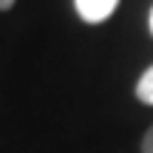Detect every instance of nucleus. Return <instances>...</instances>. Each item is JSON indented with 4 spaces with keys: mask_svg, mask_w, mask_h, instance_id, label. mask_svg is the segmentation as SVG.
<instances>
[{
    "mask_svg": "<svg viewBox=\"0 0 153 153\" xmlns=\"http://www.w3.org/2000/svg\"><path fill=\"white\" fill-rule=\"evenodd\" d=\"M74 6H76V14L85 23L97 26V23H105L116 11L119 0H74Z\"/></svg>",
    "mask_w": 153,
    "mask_h": 153,
    "instance_id": "obj_1",
    "label": "nucleus"
},
{
    "mask_svg": "<svg viewBox=\"0 0 153 153\" xmlns=\"http://www.w3.org/2000/svg\"><path fill=\"white\" fill-rule=\"evenodd\" d=\"M136 97H139V102L153 105V65L139 76V82H136Z\"/></svg>",
    "mask_w": 153,
    "mask_h": 153,
    "instance_id": "obj_2",
    "label": "nucleus"
},
{
    "mask_svg": "<svg viewBox=\"0 0 153 153\" xmlns=\"http://www.w3.org/2000/svg\"><path fill=\"white\" fill-rule=\"evenodd\" d=\"M142 153H153V128L145 133V139H142Z\"/></svg>",
    "mask_w": 153,
    "mask_h": 153,
    "instance_id": "obj_3",
    "label": "nucleus"
},
{
    "mask_svg": "<svg viewBox=\"0 0 153 153\" xmlns=\"http://www.w3.org/2000/svg\"><path fill=\"white\" fill-rule=\"evenodd\" d=\"M11 6H14V0H0V9H3V11L11 9Z\"/></svg>",
    "mask_w": 153,
    "mask_h": 153,
    "instance_id": "obj_4",
    "label": "nucleus"
},
{
    "mask_svg": "<svg viewBox=\"0 0 153 153\" xmlns=\"http://www.w3.org/2000/svg\"><path fill=\"white\" fill-rule=\"evenodd\" d=\"M148 23H150V31H153V9H150V17H148Z\"/></svg>",
    "mask_w": 153,
    "mask_h": 153,
    "instance_id": "obj_5",
    "label": "nucleus"
}]
</instances>
